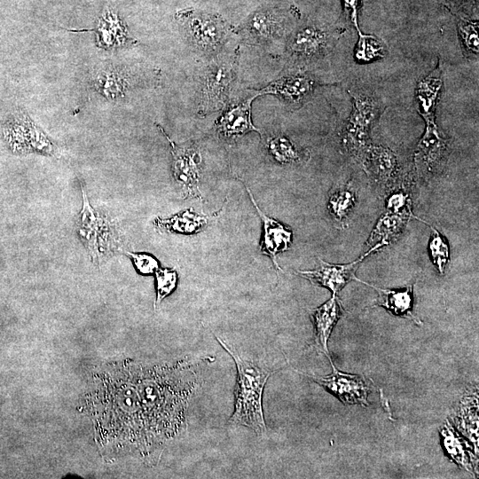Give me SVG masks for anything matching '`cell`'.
<instances>
[{
    "instance_id": "6da1fadb",
    "label": "cell",
    "mask_w": 479,
    "mask_h": 479,
    "mask_svg": "<svg viewBox=\"0 0 479 479\" xmlns=\"http://www.w3.org/2000/svg\"><path fill=\"white\" fill-rule=\"evenodd\" d=\"M212 360L210 357H188L162 366L134 365L152 446L177 437L185 429L187 409L200 385L196 368Z\"/></svg>"
},
{
    "instance_id": "7a4b0ae2",
    "label": "cell",
    "mask_w": 479,
    "mask_h": 479,
    "mask_svg": "<svg viewBox=\"0 0 479 479\" xmlns=\"http://www.w3.org/2000/svg\"><path fill=\"white\" fill-rule=\"evenodd\" d=\"M216 338L233 358L237 368L234 412L230 418V423L245 426L256 435L263 436L266 431L262 404L263 392L271 373L255 362L243 358L220 337Z\"/></svg>"
},
{
    "instance_id": "3957f363",
    "label": "cell",
    "mask_w": 479,
    "mask_h": 479,
    "mask_svg": "<svg viewBox=\"0 0 479 479\" xmlns=\"http://www.w3.org/2000/svg\"><path fill=\"white\" fill-rule=\"evenodd\" d=\"M82 207L77 219V233L93 263H102L117 253L122 245L118 226L90 205L82 187Z\"/></svg>"
},
{
    "instance_id": "277c9868",
    "label": "cell",
    "mask_w": 479,
    "mask_h": 479,
    "mask_svg": "<svg viewBox=\"0 0 479 479\" xmlns=\"http://www.w3.org/2000/svg\"><path fill=\"white\" fill-rule=\"evenodd\" d=\"M349 93L353 106L342 131V144L349 153L359 157L370 145V130L381 113V106L373 96Z\"/></svg>"
},
{
    "instance_id": "5b68a950",
    "label": "cell",
    "mask_w": 479,
    "mask_h": 479,
    "mask_svg": "<svg viewBox=\"0 0 479 479\" xmlns=\"http://www.w3.org/2000/svg\"><path fill=\"white\" fill-rule=\"evenodd\" d=\"M327 357L333 367V373L330 375L326 377L308 376L335 395L343 404L368 405V396L374 388L370 380L361 375L339 372L333 364L330 356Z\"/></svg>"
},
{
    "instance_id": "8992f818",
    "label": "cell",
    "mask_w": 479,
    "mask_h": 479,
    "mask_svg": "<svg viewBox=\"0 0 479 479\" xmlns=\"http://www.w3.org/2000/svg\"><path fill=\"white\" fill-rule=\"evenodd\" d=\"M234 77L232 61L219 60L207 70L201 84L200 110L208 113L219 109L228 98Z\"/></svg>"
},
{
    "instance_id": "52a82bcc",
    "label": "cell",
    "mask_w": 479,
    "mask_h": 479,
    "mask_svg": "<svg viewBox=\"0 0 479 479\" xmlns=\"http://www.w3.org/2000/svg\"><path fill=\"white\" fill-rule=\"evenodd\" d=\"M335 32L315 25H307L292 35L288 43L291 56L309 61L324 57L334 46Z\"/></svg>"
},
{
    "instance_id": "ba28073f",
    "label": "cell",
    "mask_w": 479,
    "mask_h": 479,
    "mask_svg": "<svg viewBox=\"0 0 479 479\" xmlns=\"http://www.w3.org/2000/svg\"><path fill=\"white\" fill-rule=\"evenodd\" d=\"M423 136L414 152V164L422 176L433 173L446 155L448 143L440 133L435 119L427 120Z\"/></svg>"
},
{
    "instance_id": "9c48e42d",
    "label": "cell",
    "mask_w": 479,
    "mask_h": 479,
    "mask_svg": "<svg viewBox=\"0 0 479 479\" xmlns=\"http://www.w3.org/2000/svg\"><path fill=\"white\" fill-rule=\"evenodd\" d=\"M172 148V172L175 180L182 185L190 197H200L199 182L200 155L194 145L178 146L168 136Z\"/></svg>"
},
{
    "instance_id": "30bf717a",
    "label": "cell",
    "mask_w": 479,
    "mask_h": 479,
    "mask_svg": "<svg viewBox=\"0 0 479 479\" xmlns=\"http://www.w3.org/2000/svg\"><path fill=\"white\" fill-rule=\"evenodd\" d=\"M185 24L189 39L201 51H215L225 40V25L217 17L194 14L189 16Z\"/></svg>"
},
{
    "instance_id": "8fae6325",
    "label": "cell",
    "mask_w": 479,
    "mask_h": 479,
    "mask_svg": "<svg viewBox=\"0 0 479 479\" xmlns=\"http://www.w3.org/2000/svg\"><path fill=\"white\" fill-rule=\"evenodd\" d=\"M365 257L362 255L356 261L345 264H333L318 259L317 269L299 271L298 273L312 284L326 287L333 294H337L348 282L356 279L355 272Z\"/></svg>"
},
{
    "instance_id": "7c38bea8",
    "label": "cell",
    "mask_w": 479,
    "mask_h": 479,
    "mask_svg": "<svg viewBox=\"0 0 479 479\" xmlns=\"http://www.w3.org/2000/svg\"><path fill=\"white\" fill-rule=\"evenodd\" d=\"M250 200L257 210L263 221V236L260 243V250L263 254L269 255L277 270H280L277 262L279 254L287 250L292 243V232L280 224L279 221L266 216L257 206L253 194L248 188H246Z\"/></svg>"
},
{
    "instance_id": "4fadbf2b",
    "label": "cell",
    "mask_w": 479,
    "mask_h": 479,
    "mask_svg": "<svg viewBox=\"0 0 479 479\" xmlns=\"http://www.w3.org/2000/svg\"><path fill=\"white\" fill-rule=\"evenodd\" d=\"M367 174L382 186H390L398 172L396 154L387 147L369 145L359 156Z\"/></svg>"
},
{
    "instance_id": "5bb4252c",
    "label": "cell",
    "mask_w": 479,
    "mask_h": 479,
    "mask_svg": "<svg viewBox=\"0 0 479 479\" xmlns=\"http://www.w3.org/2000/svg\"><path fill=\"white\" fill-rule=\"evenodd\" d=\"M412 216V214H398L387 211L375 224L366 243L364 255L379 250L383 247H388L396 242L403 233L406 224Z\"/></svg>"
},
{
    "instance_id": "9a60e30c",
    "label": "cell",
    "mask_w": 479,
    "mask_h": 479,
    "mask_svg": "<svg viewBox=\"0 0 479 479\" xmlns=\"http://www.w3.org/2000/svg\"><path fill=\"white\" fill-rule=\"evenodd\" d=\"M342 312V309L336 294H333L331 299L311 311L315 345L326 357L329 356L327 341Z\"/></svg>"
},
{
    "instance_id": "2e32d148",
    "label": "cell",
    "mask_w": 479,
    "mask_h": 479,
    "mask_svg": "<svg viewBox=\"0 0 479 479\" xmlns=\"http://www.w3.org/2000/svg\"><path fill=\"white\" fill-rule=\"evenodd\" d=\"M315 82L308 75L296 74L283 76L271 83L263 93L274 94L290 104H301L313 92Z\"/></svg>"
},
{
    "instance_id": "e0dca14e",
    "label": "cell",
    "mask_w": 479,
    "mask_h": 479,
    "mask_svg": "<svg viewBox=\"0 0 479 479\" xmlns=\"http://www.w3.org/2000/svg\"><path fill=\"white\" fill-rule=\"evenodd\" d=\"M252 97L238 105L231 106L216 123L217 131L224 137H236L249 131L257 130L251 120Z\"/></svg>"
},
{
    "instance_id": "ac0fdd59",
    "label": "cell",
    "mask_w": 479,
    "mask_h": 479,
    "mask_svg": "<svg viewBox=\"0 0 479 479\" xmlns=\"http://www.w3.org/2000/svg\"><path fill=\"white\" fill-rule=\"evenodd\" d=\"M442 86L443 78L439 62L434 70L418 82L415 90L417 111L425 121L435 119V110Z\"/></svg>"
},
{
    "instance_id": "d6986e66",
    "label": "cell",
    "mask_w": 479,
    "mask_h": 479,
    "mask_svg": "<svg viewBox=\"0 0 479 479\" xmlns=\"http://www.w3.org/2000/svg\"><path fill=\"white\" fill-rule=\"evenodd\" d=\"M210 217V216L200 214L192 208H187L169 217H156L153 220V224L161 232L194 234L207 227Z\"/></svg>"
},
{
    "instance_id": "ffe728a7",
    "label": "cell",
    "mask_w": 479,
    "mask_h": 479,
    "mask_svg": "<svg viewBox=\"0 0 479 479\" xmlns=\"http://www.w3.org/2000/svg\"><path fill=\"white\" fill-rule=\"evenodd\" d=\"M356 280L372 287L378 292V298L376 301L378 306L384 307L395 316L409 318L417 324H421V322L412 314V285H409L401 290H390L377 287L364 282L357 278H356Z\"/></svg>"
},
{
    "instance_id": "44dd1931",
    "label": "cell",
    "mask_w": 479,
    "mask_h": 479,
    "mask_svg": "<svg viewBox=\"0 0 479 479\" xmlns=\"http://www.w3.org/2000/svg\"><path fill=\"white\" fill-rule=\"evenodd\" d=\"M251 38L257 42H266L280 36L285 28L283 19L272 12L256 13L247 27Z\"/></svg>"
},
{
    "instance_id": "7402d4cb",
    "label": "cell",
    "mask_w": 479,
    "mask_h": 479,
    "mask_svg": "<svg viewBox=\"0 0 479 479\" xmlns=\"http://www.w3.org/2000/svg\"><path fill=\"white\" fill-rule=\"evenodd\" d=\"M355 200V191L349 184L333 190L328 200V209L333 218L340 224H344Z\"/></svg>"
},
{
    "instance_id": "603a6c76",
    "label": "cell",
    "mask_w": 479,
    "mask_h": 479,
    "mask_svg": "<svg viewBox=\"0 0 479 479\" xmlns=\"http://www.w3.org/2000/svg\"><path fill=\"white\" fill-rule=\"evenodd\" d=\"M354 51V57L357 62L368 63L377 59L383 58L386 54L384 43L373 35H365L360 32Z\"/></svg>"
},
{
    "instance_id": "cb8c5ba5",
    "label": "cell",
    "mask_w": 479,
    "mask_h": 479,
    "mask_svg": "<svg viewBox=\"0 0 479 479\" xmlns=\"http://www.w3.org/2000/svg\"><path fill=\"white\" fill-rule=\"evenodd\" d=\"M270 153L279 163L290 164L298 162L302 159V153L293 142L282 135L271 137L267 142Z\"/></svg>"
},
{
    "instance_id": "d4e9b609",
    "label": "cell",
    "mask_w": 479,
    "mask_h": 479,
    "mask_svg": "<svg viewBox=\"0 0 479 479\" xmlns=\"http://www.w3.org/2000/svg\"><path fill=\"white\" fill-rule=\"evenodd\" d=\"M431 237L428 243L430 255L439 272L444 273L450 263V248L445 239L436 229L431 227Z\"/></svg>"
},
{
    "instance_id": "484cf974",
    "label": "cell",
    "mask_w": 479,
    "mask_h": 479,
    "mask_svg": "<svg viewBox=\"0 0 479 479\" xmlns=\"http://www.w3.org/2000/svg\"><path fill=\"white\" fill-rule=\"evenodd\" d=\"M478 23L460 19L458 21V31L462 46L468 54L478 55L479 40L477 33Z\"/></svg>"
},
{
    "instance_id": "4316f807",
    "label": "cell",
    "mask_w": 479,
    "mask_h": 479,
    "mask_svg": "<svg viewBox=\"0 0 479 479\" xmlns=\"http://www.w3.org/2000/svg\"><path fill=\"white\" fill-rule=\"evenodd\" d=\"M156 280V301L155 306L169 294H170L177 284V273L174 269L159 268L155 272Z\"/></svg>"
},
{
    "instance_id": "83f0119b",
    "label": "cell",
    "mask_w": 479,
    "mask_h": 479,
    "mask_svg": "<svg viewBox=\"0 0 479 479\" xmlns=\"http://www.w3.org/2000/svg\"><path fill=\"white\" fill-rule=\"evenodd\" d=\"M444 436V444L446 451L452 459L464 467H467L469 459L467 456V452L462 444V442L455 436L453 432L447 427L442 431Z\"/></svg>"
},
{
    "instance_id": "f1b7e54d",
    "label": "cell",
    "mask_w": 479,
    "mask_h": 479,
    "mask_svg": "<svg viewBox=\"0 0 479 479\" xmlns=\"http://www.w3.org/2000/svg\"><path fill=\"white\" fill-rule=\"evenodd\" d=\"M137 271L142 275H150L160 268L158 260L148 253L126 252Z\"/></svg>"
},
{
    "instance_id": "f546056e",
    "label": "cell",
    "mask_w": 479,
    "mask_h": 479,
    "mask_svg": "<svg viewBox=\"0 0 479 479\" xmlns=\"http://www.w3.org/2000/svg\"><path fill=\"white\" fill-rule=\"evenodd\" d=\"M386 207L389 212L412 214L408 195L400 191L394 192L389 195Z\"/></svg>"
},
{
    "instance_id": "4dcf8cb0",
    "label": "cell",
    "mask_w": 479,
    "mask_h": 479,
    "mask_svg": "<svg viewBox=\"0 0 479 479\" xmlns=\"http://www.w3.org/2000/svg\"><path fill=\"white\" fill-rule=\"evenodd\" d=\"M342 2L347 19L352 23L357 31L360 32L357 19L361 8V0H342Z\"/></svg>"
}]
</instances>
